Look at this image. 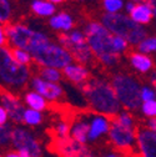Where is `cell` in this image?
Returning a JSON list of instances; mask_svg holds the SVG:
<instances>
[{
  "instance_id": "obj_1",
  "label": "cell",
  "mask_w": 156,
  "mask_h": 157,
  "mask_svg": "<svg viewBox=\"0 0 156 157\" xmlns=\"http://www.w3.org/2000/svg\"><path fill=\"white\" fill-rule=\"evenodd\" d=\"M84 99L94 113L107 116L110 119L121 112V105L115 95L111 82L104 77H90L80 87Z\"/></svg>"
},
{
  "instance_id": "obj_2",
  "label": "cell",
  "mask_w": 156,
  "mask_h": 157,
  "mask_svg": "<svg viewBox=\"0 0 156 157\" xmlns=\"http://www.w3.org/2000/svg\"><path fill=\"white\" fill-rule=\"evenodd\" d=\"M84 33L95 59L103 66L114 67L119 64L120 55L114 46V35L100 21H88L85 24Z\"/></svg>"
},
{
  "instance_id": "obj_3",
  "label": "cell",
  "mask_w": 156,
  "mask_h": 157,
  "mask_svg": "<svg viewBox=\"0 0 156 157\" xmlns=\"http://www.w3.org/2000/svg\"><path fill=\"white\" fill-rule=\"evenodd\" d=\"M30 67L19 64L11 52V48H0V86L4 90L18 92L23 90L31 78Z\"/></svg>"
},
{
  "instance_id": "obj_4",
  "label": "cell",
  "mask_w": 156,
  "mask_h": 157,
  "mask_svg": "<svg viewBox=\"0 0 156 157\" xmlns=\"http://www.w3.org/2000/svg\"><path fill=\"white\" fill-rule=\"evenodd\" d=\"M8 43L11 49H21L31 55L50 43V37L43 31L35 30L21 23H9L5 25Z\"/></svg>"
},
{
  "instance_id": "obj_5",
  "label": "cell",
  "mask_w": 156,
  "mask_h": 157,
  "mask_svg": "<svg viewBox=\"0 0 156 157\" xmlns=\"http://www.w3.org/2000/svg\"><path fill=\"white\" fill-rule=\"evenodd\" d=\"M110 82L123 109L130 112L140 110L142 85L138 78L127 72H115Z\"/></svg>"
},
{
  "instance_id": "obj_6",
  "label": "cell",
  "mask_w": 156,
  "mask_h": 157,
  "mask_svg": "<svg viewBox=\"0 0 156 157\" xmlns=\"http://www.w3.org/2000/svg\"><path fill=\"white\" fill-rule=\"evenodd\" d=\"M100 23L112 34L120 36L130 44L138 46L144 39L147 37V31L144 26L131 20L127 14H103Z\"/></svg>"
},
{
  "instance_id": "obj_7",
  "label": "cell",
  "mask_w": 156,
  "mask_h": 157,
  "mask_svg": "<svg viewBox=\"0 0 156 157\" xmlns=\"http://www.w3.org/2000/svg\"><path fill=\"white\" fill-rule=\"evenodd\" d=\"M33 60L39 67H53L64 70L68 65L74 63V59L68 49L59 43H48L33 54Z\"/></svg>"
},
{
  "instance_id": "obj_8",
  "label": "cell",
  "mask_w": 156,
  "mask_h": 157,
  "mask_svg": "<svg viewBox=\"0 0 156 157\" xmlns=\"http://www.w3.org/2000/svg\"><path fill=\"white\" fill-rule=\"evenodd\" d=\"M138 130L136 127H126L116 121L111 120V127L107 133L109 142L112 145L114 150L126 153L131 157H139L138 152L134 151L138 150L136 142H138Z\"/></svg>"
},
{
  "instance_id": "obj_9",
  "label": "cell",
  "mask_w": 156,
  "mask_h": 157,
  "mask_svg": "<svg viewBox=\"0 0 156 157\" xmlns=\"http://www.w3.org/2000/svg\"><path fill=\"white\" fill-rule=\"evenodd\" d=\"M13 147L15 151H26L31 155V157H41L43 148L35 135L25 127L16 126L13 131Z\"/></svg>"
},
{
  "instance_id": "obj_10",
  "label": "cell",
  "mask_w": 156,
  "mask_h": 157,
  "mask_svg": "<svg viewBox=\"0 0 156 157\" xmlns=\"http://www.w3.org/2000/svg\"><path fill=\"white\" fill-rule=\"evenodd\" d=\"M50 148L59 157H95L88 145L77 142L71 137L51 139Z\"/></svg>"
},
{
  "instance_id": "obj_11",
  "label": "cell",
  "mask_w": 156,
  "mask_h": 157,
  "mask_svg": "<svg viewBox=\"0 0 156 157\" xmlns=\"http://www.w3.org/2000/svg\"><path fill=\"white\" fill-rule=\"evenodd\" d=\"M29 86H30L31 91L40 94L48 102H56V101L61 100L64 96V89L60 84L48 82L39 75L31 76L30 81H29Z\"/></svg>"
},
{
  "instance_id": "obj_12",
  "label": "cell",
  "mask_w": 156,
  "mask_h": 157,
  "mask_svg": "<svg viewBox=\"0 0 156 157\" xmlns=\"http://www.w3.org/2000/svg\"><path fill=\"white\" fill-rule=\"evenodd\" d=\"M0 101H2V106L8 111L9 119L14 124H23L24 112L26 109L24 107L21 100L14 92L2 89L0 90Z\"/></svg>"
},
{
  "instance_id": "obj_13",
  "label": "cell",
  "mask_w": 156,
  "mask_h": 157,
  "mask_svg": "<svg viewBox=\"0 0 156 157\" xmlns=\"http://www.w3.org/2000/svg\"><path fill=\"white\" fill-rule=\"evenodd\" d=\"M136 146L139 157H156V133L146 127H140Z\"/></svg>"
},
{
  "instance_id": "obj_14",
  "label": "cell",
  "mask_w": 156,
  "mask_h": 157,
  "mask_svg": "<svg viewBox=\"0 0 156 157\" xmlns=\"http://www.w3.org/2000/svg\"><path fill=\"white\" fill-rule=\"evenodd\" d=\"M111 120L110 117L94 113L90 117V131H89V142H95L100 139V137L105 136L109 133L110 127H111Z\"/></svg>"
},
{
  "instance_id": "obj_15",
  "label": "cell",
  "mask_w": 156,
  "mask_h": 157,
  "mask_svg": "<svg viewBox=\"0 0 156 157\" xmlns=\"http://www.w3.org/2000/svg\"><path fill=\"white\" fill-rule=\"evenodd\" d=\"M63 75L70 82H72L80 89L90 80V69L85 65L77 64L74 61L63 70Z\"/></svg>"
},
{
  "instance_id": "obj_16",
  "label": "cell",
  "mask_w": 156,
  "mask_h": 157,
  "mask_svg": "<svg viewBox=\"0 0 156 157\" xmlns=\"http://www.w3.org/2000/svg\"><path fill=\"white\" fill-rule=\"evenodd\" d=\"M49 26L54 31H57L60 34H68L74 30L75 20L69 13L59 11L49 19Z\"/></svg>"
},
{
  "instance_id": "obj_17",
  "label": "cell",
  "mask_w": 156,
  "mask_h": 157,
  "mask_svg": "<svg viewBox=\"0 0 156 157\" xmlns=\"http://www.w3.org/2000/svg\"><path fill=\"white\" fill-rule=\"evenodd\" d=\"M89 131H90V122L86 120L84 115L80 117L72 119L71 128H70V137L72 140L86 145L89 142Z\"/></svg>"
},
{
  "instance_id": "obj_18",
  "label": "cell",
  "mask_w": 156,
  "mask_h": 157,
  "mask_svg": "<svg viewBox=\"0 0 156 157\" xmlns=\"http://www.w3.org/2000/svg\"><path fill=\"white\" fill-rule=\"evenodd\" d=\"M68 50L70 51L74 61L77 64H81L85 66H89L92 64V61L95 60V56L90 49V46L86 43L83 44H76V45H70L68 48Z\"/></svg>"
},
{
  "instance_id": "obj_19",
  "label": "cell",
  "mask_w": 156,
  "mask_h": 157,
  "mask_svg": "<svg viewBox=\"0 0 156 157\" xmlns=\"http://www.w3.org/2000/svg\"><path fill=\"white\" fill-rule=\"evenodd\" d=\"M129 64L139 74H147L154 69V60L151 56L139 51H134L129 55Z\"/></svg>"
},
{
  "instance_id": "obj_20",
  "label": "cell",
  "mask_w": 156,
  "mask_h": 157,
  "mask_svg": "<svg viewBox=\"0 0 156 157\" xmlns=\"http://www.w3.org/2000/svg\"><path fill=\"white\" fill-rule=\"evenodd\" d=\"M129 16L131 17L132 21H135L136 24H139L141 26L150 24L151 20L154 19V14H152L151 6L149 5L147 0H146V2H144V3L136 4L134 10L129 14Z\"/></svg>"
},
{
  "instance_id": "obj_21",
  "label": "cell",
  "mask_w": 156,
  "mask_h": 157,
  "mask_svg": "<svg viewBox=\"0 0 156 157\" xmlns=\"http://www.w3.org/2000/svg\"><path fill=\"white\" fill-rule=\"evenodd\" d=\"M23 100H24V104L28 106V109H31V110H35V111H45L48 107H49V102L44 99V97L37 94L35 91H28L24 94L23 96Z\"/></svg>"
},
{
  "instance_id": "obj_22",
  "label": "cell",
  "mask_w": 156,
  "mask_h": 157,
  "mask_svg": "<svg viewBox=\"0 0 156 157\" xmlns=\"http://www.w3.org/2000/svg\"><path fill=\"white\" fill-rule=\"evenodd\" d=\"M31 11L40 17H51L56 14V5L51 4L48 0H31L30 3Z\"/></svg>"
},
{
  "instance_id": "obj_23",
  "label": "cell",
  "mask_w": 156,
  "mask_h": 157,
  "mask_svg": "<svg viewBox=\"0 0 156 157\" xmlns=\"http://www.w3.org/2000/svg\"><path fill=\"white\" fill-rule=\"evenodd\" d=\"M39 76L48 82L59 84L63 78V71L53 67H39Z\"/></svg>"
},
{
  "instance_id": "obj_24",
  "label": "cell",
  "mask_w": 156,
  "mask_h": 157,
  "mask_svg": "<svg viewBox=\"0 0 156 157\" xmlns=\"http://www.w3.org/2000/svg\"><path fill=\"white\" fill-rule=\"evenodd\" d=\"M14 14L11 0H0V24L6 25L10 23Z\"/></svg>"
},
{
  "instance_id": "obj_25",
  "label": "cell",
  "mask_w": 156,
  "mask_h": 157,
  "mask_svg": "<svg viewBox=\"0 0 156 157\" xmlns=\"http://www.w3.org/2000/svg\"><path fill=\"white\" fill-rule=\"evenodd\" d=\"M43 112L40 111H35V110H31V109H26L25 112H24V119H23V124L28 125V126H39L43 124Z\"/></svg>"
},
{
  "instance_id": "obj_26",
  "label": "cell",
  "mask_w": 156,
  "mask_h": 157,
  "mask_svg": "<svg viewBox=\"0 0 156 157\" xmlns=\"http://www.w3.org/2000/svg\"><path fill=\"white\" fill-rule=\"evenodd\" d=\"M71 124L66 120L57 121L53 128V139H68L70 137Z\"/></svg>"
},
{
  "instance_id": "obj_27",
  "label": "cell",
  "mask_w": 156,
  "mask_h": 157,
  "mask_svg": "<svg viewBox=\"0 0 156 157\" xmlns=\"http://www.w3.org/2000/svg\"><path fill=\"white\" fill-rule=\"evenodd\" d=\"M101 6L105 14H118L124 9L125 2L124 0H101Z\"/></svg>"
},
{
  "instance_id": "obj_28",
  "label": "cell",
  "mask_w": 156,
  "mask_h": 157,
  "mask_svg": "<svg viewBox=\"0 0 156 157\" xmlns=\"http://www.w3.org/2000/svg\"><path fill=\"white\" fill-rule=\"evenodd\" d=\"M139 52L146 54V55H151V54H156V35L154 36H147L146 39L136 46Z\"/></svg>"
},
{
  "instance_id": "obj_29",
  "label": "cell",
  "mask_w": 156,
  "mask_h": 157,
  "mask_svg": "<svg viewBox=\"0 0 156 157\" xmlns=\"http://www.w3.org/2000/svg\"><path fill=\"white\" fill-rule=\"evenodd\" d=\"M13 131H14V127L10 124L0 126V148H4L11 145Z\"/></svg>"
},
{
  "instance_id": "obj_30",
  "label": "cell",
  "mask_w": 156,
  "mask_h": 157,
  "mask_svg": "<svg viewBox=\"0 0 156 157\" xmlns=\"http://www.w3.org/2000/svg\"><path fill=\"white\" fill-rule=\"evenodd\" d=\"M11 52H13V56H14L15 60L23 66L29 67L31 65V63L34 61L33 55L29 51H25V50H21V49H11Z\"/></svg>"
},
{
  "instance_id": "obj_31",
  "label": "cell",
  "mask_w": 156,
  "mask_h": 157,
  "mask_svg": "<svg viewBox=\"0 0 156 157\" xmlns=\"http://www.w3.org/2000/svg\"><path fill=\"white\" fill-rule=\"evenodd\" d=\"M140 111L147 119H155L156 117V100L149 101V102H142Z\"/></svg>"
},
{
  "instance_id": "obj_32",
  "label": "cell",
  "mask_w": 156,
  "mask_h": 157,
  "mask_svg": "<svg viewBox=\"0 0 156 157\" xmlns=\"http://www.w3.org/2000/svg\"><path fill=\"white\" fill-rule=\"evenodd\" d=\"M156 100V91L151 85H142L141 87V101L149 102Z\"/></svg>"
},
{
  "instance_id": "obj_33",
  "label": "cell",
  "mask_w": 156,
  "mask_h": 157,
  "mask_svg": "<svg viewBox=\"0 0 156 157\" xmlns=\"http://www.w3.org/2000/svg\"><path fill=\"white\" fill-rule=\"evenodd\" d=\"M114 46H115L116 51H118V54L121 56L123 54H125V52L129 50L130 44L125 40V39H123V37H120V36L114 35Z\"/></svg>"
},
{
  "instance_id": "obj_34",
  "label": "cell",
  "mask_w": 156,
  "mask_h": 157,
  "mask_svg": "<svg viewBox=\"0 0 156 157\" xmlns=\"http://www.w3.org/2000/svg\"><path fill=\"white\" fill-rule=\"evenodd\" d=\"M8 44V35L5 30V25L0 24V48H4Z\"/></svg>"
},
{
  "instance_id": "obj_35",
  "label": "cell",
  "mask_w": 156,
  "mask_h": 157,
  "mask_svg": "<svg viewBox=\"0 0 156 157\" xmlns=\"http://www.w3.org/2000/svg\"><path fill=\"white\" fill-rule=\"evenodd\" d=\"M9 121V115H8V111L0 105V126L3 125H6Z\"/></svg>"
},
{
  "instance_id": "obj_36",
  "label": "cell",
  "mask_w": 156,
  "mask_h": 157,
  "mask_svg": "<svg viewBox=\"0 0 156 157\" xmlns=\"http://www.w3.org/2000/svg\"><path fill=\"white\" fill-rule=\"evenodd\" d=\"M100 157H131L126 153H123V152H119V151H116V150H112V151H109L104 155H101Z\"/></svg>"
},
{
  "instance_id": "obj_37",
  "label": "cell",
  "mask_w": 156,
  "mask_h": 157,
  "mask_svg": "<svg viewBox=\"0 0 156 157\" xmlns=\"http://www.w3.org/2000/svg\"><path fill=\"white\" fill-rule=\"evenodd\" d=\"M145 127L156 133V117L155 119H147V121L145 124Z\"/></svg>"
},
{
  "instance_id": "obj_38",
  "label": "cell",
  "mask_w": 156,
  "mask_h": 157,
  "mask_svg": "<svg viewBox=\"0 0 156 157\" xmlns=\"http://www.w3.org/2000/svg\"><path fill=\"white\" fill-rule=\"evenodd\" d=\"M135 5H136V4L132 2V0H127V2H125V6H124V9H125V11H126L127 15L134 10Z\"/></svg>"
},
{
  "instance_id": "obj_39",
  "label": "cell",
  "mask_w": 156,
  "mask_h": 157,
  "mask_svg": "<svg viewBox=\"0 0 156 157\" xmlns=\"http://www.w3.org/2000/svg\"><path fill=\"white\" fill-rule=\"evenodd\" d=\"M149 5L151 6V10H152V14H154V19L156 20V0H147Z\"/></svg>"
},
{
  "instance_id": "obj_40",
  "label": "cell",
  "mask_w": 156,
  "mask_h": 157,
  "mask_svg": "<svg viewBox=\"0 0 156 157\" xmlns=\"http://www.w3.org/2000/svg\"><path fill=\"white\" fill-rule=\"evenodd\" d=\"M150 82H151V86L156 91V70H154L152 74H151V76H150Z\"/></svg>"
},
{
  "instance_id": "obj_41",
  "label": "cell",
  "mask_w": 156,
  "mask_h": 157,
  "mask_svg": "<svg viewBox=\"0 0 156 157\" xmlns=\"http://www.w3.org/2000/svg\"><path fill=\"white\" fill-rule=\"evenodd\" d=\"M4 157H20V155H19L18 151H9V152H6V155Z\"/></svg>"
},
{
  "instance_id": "obj_42",
  "label": "cell",
  "mask_w": 156,
  "mask_h": 157,
  "mask_svg": "<svg viewBox=\"0 0 156 157\" xmlns=\"http://www.w3.org/2000/svg\"><path fill=\"white\" fill-rule=\"evenodd\" d=\"M18 152H19V155H20V157H31V155L26 151H18Z\"/></svg>"
},
{
  "instance_id": "obj_43",
  "label": "cell",
  "mask_w": 156,
  "mask_h": 157,
  "mask_svg": "<svg viewBox=\"0 0 156 157\" xmlns=\"http://www.w3.org/2000/svg\"><path fill=\"white\" fill-rule=\"evenodd\" d=\"M48 2H50V3H51V4H54V5H57V4L64 3L65 0H48Z\"/></svg>"
},
{
  "instance_id": "obj_44",
  "label": "cell",
  "mask_w": 156,
  "mask_h": 157,
  "mask_svg": "<svg viewBox=\"0 0 156 157\" xmlns=\"http://www.w3.org/2000/svg\"><path fill=\"white\" fill-rule=\"evenodd\" d=\"M0 157H4V156H3V155H2V153H0Z\"/></svg>"
},
{
  "instance_id": "obj_45",
  "label": "cell",
  "mask_w": 156,
  "mask_h": 157,
  "mask_svg": "<svg viewBox=\"0 0 156 157\" xmlns=\"http://www.w3.org/2000/svg\"><path fill=\"white\" fill-rule=\"evenodd\" d=\"M81 2H84V0H81Z\"/></svg>"
}]
</instances>
